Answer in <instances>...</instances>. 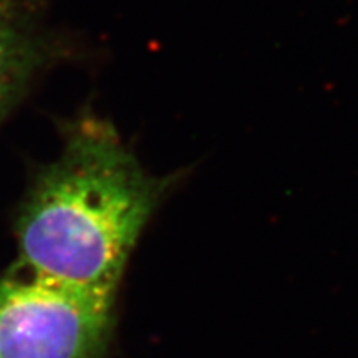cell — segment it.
<instances>
[{
  "instance_id": "cell-2",
  "label": "cell",
  "mask_w": 358,
  "mask_h": 358,
  "mask_svg": "<svg viewBox=\"0 0 358 358\" xmlns=\"http://www.w3.org/2000/svg\"><path fill=\"white\" fill-rule=\"evenodd\" d=\"M115 301L13 267L0 277V358H103Z\"/></svg>"
},
{
  "instance_id": "cell-3",
  "label": "cell",
  "mask_w": 358,
  "mask_h": 358,
  "mask_svg": "<svg viewBox=\"0 0 358 358\" xmlns=\"http://www.w3.org/2000/svg\"><path fill=\"white\" fill-rule=\"evenodd\" d=\"M69 53L48 24L45 0H0V124Z\"/></svg>"
},
{
  "instance_id": "cell-1",
  "label": "cell",
  "mask_w": 358,
  "mask_h": 358,
  "mask_svg": "<svg viewBox=\"0 0 358 358\" xmlns=\"http://www.w3.org/2000/svg\"><path fill=\"white\" fill-rule=\"evenodd\" d=\"M60 140L22 203L15 267L116 299L134 245L176 176L146 171L115 124L92 110L64 120Z\"/></svg>"
}]
</instances>
